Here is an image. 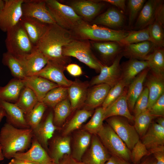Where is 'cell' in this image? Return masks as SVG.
Wrapping results in <instances>:
<instances>
[{
    "label": "cell",
    "instance_id": "ac0fdd59",
    "mask_svg": "<svg viewBox=\"0 0 164 164\" xmlns=\"http://www.w3.org/2000/svg\"><path fill=\"white\" fill-rule=\"evenodd\" d=\"M66 66L49 61L46 66L34 76L45 78L60 86L68 87L73 81L65 77Z\"/></svg>",
    "mask_w": 164,
    "mask_h": 164
},
{
    "label": "cell",
    "instance_id": "d6986e66",
    "mask_svg": "<svg viewBox=\"0 0 164 164\" xmlns=\"http://www.w3.org/2000/svg\"><path fill=\"white\" fill-rule=\"evenodd\" d=\"M92 45L105 65H111L117 56L123 52L124 46L119 42L93 41Z\"/></svg>",
    "mask_w": 164,
    "mask_h": 164
},
{
    "label": "cell",
    "instance_id": "6125c7cd",
    "mask_svg": "<svg viewBox=\"0 0 164 164\" xmlns=\"http://www.w3.org/2000/svg\"><path fill=\"white\" fill-rule=\"evenodd\" d=\"M4 158V157L2 153L1 146L0 145V161L3 160Z\"/></svg>",
    "mask_w": 164,
    "mask_h": 164
},
{
    "label": "cell",
    "instance_id": "cb8c5ba5",
    "mask_svg": "<svg viewBox=\"0 0 164 164\" xmlns=\"http://www.w3.org/2000/svg\"><path fill=\"white\" fill-rule=\"evenodd\" d=\"M0 108L5 112L6 123L18 128H30L26 123L25 114L15 104L0 99Z\"/></svg>",
    "mask_w": 164,
    "mask_h": 164
},
{
    "label": "cell",
    "instance_id": "8992f818",
    "mask_svg": "<svg viewBox=\"0 0 164 164\" xmlns=\"http://www.w3.org/2000/svg\"><path fill=\"white\" fill-rule=\"evenodd\" d=\"M6 33L5 43L7 52L15 57L30 53L34 46L19 23Z\"/></svg>",
    "mask_w": 164,
    "mask_h": 164
},
{
    "label": "cell",
    "instance_id": "681fc988",
    "mask_svg": "<svg viewBox=\"0 0 164 164\" xmlns=\"http://www.w3.org/2000/svg\"><path fill=\"white\" fill-rule=\"evenodd\" d=\"M149 99V91L145 87L135 103L133 111L134 117L147 109Z\"/></svg>",
    "mask_w": 164,
    "mask_h": 164
},
{
    "label": "cell",
    "instance_id": "30bf717a",
    "mask_svg": "<svg viewBox=\"0 0 164 164\" xmlns=\"http://www.w3.org/2000/svg\"><path fill=\"white\" fill-rule=\"evenodd\" d=\"M123 56L122 52L117 56L111 65H103L99 74L93 77L89 83L90 86L104 84L111 88L117 84L121 79V70L120 63Z\"/></svg>",
    "mask_w": 164,
    "mask_h": 164
},
{
    "label": "cell",
    "instance_id": "484cf974",
    "mask_svg": "<svg viewBox=\"0 0 164 164\" xmlns=\"http://www.w3.org/2000/svg\"><path fill=\"white\" fill-rule=\"evenodd\" d=\"M145 85L149 91V102L147 109L149 110L159 99L164 94V76L159 75L152 72L148 73L145 81Z\"/></svg>",
    "mask_w": 164,
    "mask_h": 164
},
{
    "label": "cell",
    "instance_id": "816d5d0a",
    "mask_svg": "<svg viewBox=\"0 0 164 164\" xmlns=\"http://www.w3.org/2000/svg\"><path fill=\"white\" fill-rule=\"evenodd\" d=\"M149 152L151 154L154 155L156 164H164V146L157 148Z\"/></svg>",
    "mask_w": 164,
    "mask_h": 164
},
{
    "label": "cell",
    "instance_id": "8fae6325",
    "mask_svg": "<svg viewBox=\"0 0 164 164\" xmlns=\"http://www.w3.org/2000/svg\"><path fill=\"white\" fill-rule=\"evenodd\" d=\"M22 9L23 16L48 25L56 24L47 8L45 0H24Z\"/></svg>",
    "mask_w": 164,
    "mask_h": 164
},
{
    "label": "cell",
    "instance_id": "836d02e7",
    "mask_svg": "<svg viewBox=\"0 0 164 164\" xmlns=\"http://www.w3.org/2000/svg\"><path fill=\"white\" fill-rule=\"evenodd\" d=\"M25 86L23 80L15 78L11 79L5 86L0 87V99L15 103Z\"/></svg>",
    "mask_w": 164,
    "mask_h": 164
},
{
    "label": "cell",
    "instance_id": "db71d44e",
    "mask_svg": "<svg viewBox=\"0 0 164 164\" xmlns=\"http://www.w3.org/2000/svg\"><path fill=\"white\" fill-rule=\"evenodd\" d=\"M155 20L159 22L162 25L164 24V5L161 1L156 10Z\"/></svg>",
    "mask_w": 164,
    "mask_h": 164
},
{
    "label": "cell",
    "instance_id": "7a4b0ae2",
    "mask_svg": "<svg viewBox=\"0 0 164 164\" xmlns=\"http://www.w3.org/2000/svg\"><path fill=\"white\" fill-rule=\"evenodd\" d=\"M33 136L32 129L18 128L6 122L0 132V145L4 158H12L16 153L27 151Z\"/></svg>",
    "mask_w": 164,
    "mask_h": 164
},
{
    "label": "cell",
    "instance_id": "c3c4849f",
    "mask_svg": "<svg viewBox=\"0 0 164 164\" xmlns=\"http://www.w3.org/2000/svg\"><path fill=\"white\" fill-rule=\"evenodd\" d=\"M150 155L149 151L139 139L131 151V160L134 164H138L143 157Z\"/></svg>",
    "mask_w": 164,
    "mask_h": 164
},
{
    "label": "cell",
    "instance_id": "6da1fadb",
    "mask_svg": "<svg viewBox=\"0 0 164 164\" xmlns=\"http://www.w3.org/2000/svg\"><path fill=\"white\" fill-rule=\"evenodd\" d=\"M75 38L71 31L57 24L50 25L35 46L49 61L66 66L69 57L63 55V48Z\"/></svg>",
    "mask_w": 164,
    "mask_h": 164
},
{
    "label": "cell",
    "instance_id": "6f0895ef",
    "mask_svg": "<svg viewBox=\"0 0 164 164\" xmlns=\"http://www.w3.org/2000/svg\"><path fill=\"white\" fill-rule=\"evenodd\" d=\"M60 164H84L81 161H78L73 158L70 155L64 156L60 161Z\"/></svg>",
    "mask_w": 164,
    "mask_h": 164
},
{
    "label": "cell",
    "instance_id": "52a82bcc",
    "mask_svg": "<svg viewBox=\"0 0 164 164\" xmlns=\"http://www.w3.org/2000/svg\"><path fill=\"white\" fill-rule=\"evenodd\" d=\"M96 135L111 155L128 162L131 160V151L108 124H103Z\"/></svg>",
    "mask_w": 164,
    "mask_h": 164
},
{
    "label": "cell",
    "instance_id": "83f0119b",
    "mask_svg": "<svg viewBox=\"0 0 164 164\" xmlns=\"http://www.w3.org/2000/svg\"><path fill=\"white\" fill-rule=\"evenodd\" d=\"M149 71L148 67L139 73L131 82L127 90L126 97L129 109L133 112L136 101L143 90V85Z\"/></svg>",
    "mask_w": 164,
    "mask_h": 164
},
{
    "label": "cell",
    "instance_id": "4fadbf2b",
    "mask_svg": "<svg viewBox=\"0 0 164 164\" xmlns=\"http://www.w3.org/2000/svg\"><path fill=\"white\" fill-rule=\"evenodd\" d=\"M16 57L22 65L26 77L35 75L46 66L48 61L35 46L30 53Z\"/></svg>",
    "mask_w": 164,
    "mask_h": 164
},
{
    "label": "cell",
    "instance_id": "60d3db41",
    "mask_svg": "<svg viewBox=\"0 0 164 164\" xmlns=\"http://www.w3.org/2000/svg\"><path fill=\"white\" fill-rule=\"evenodd\" d=\"M47 107L42 102H38L33 108L25 115L26 123L32 130L41 121Z\"/></svg>",
    "mask_w": 164,
    "mask_h": 164
},
{
    "label": "cell",
    "instance_id": "7402d4cb",
    "mask_svg": "<svg viewBox=\"0 0 164 164\" xmlns=\"http://www.w3.org/2000/svg\"><path fill=\"white\" fill-rule=\"evenodd\" d=\"M89 86L88 82L77 79L67 87L68 97L72 111L84 104Z\"/></svg>",
    "mask_w": 164,
    "mask_h": 164
},
{
    "label": "cell",
    "instance_id": "4316f807",
    "mask_svg": "<svg viewBox=\"0 0 164 164\" xmlns=\"http://www.w3.org/2000/svg\"><path fill=\"white\" fill-rule=\"evenodd\" d=\"M141 141L149 151L164 146V128L152 122Z\"/></svg>",
    "mask_w": 164,
    "mask_h": 164
},
{
    "label": "cell",
    "instance_id": "1f68e13d",
    "mask_svg": "<svg viewBox=\"0 0 164 164\" xmlns=\"http://www.w3.org/2000/svg\"><path fill=\"white\" fill-rule=\"evenodd\" d=\"M126 93L127 90L125 89L117 99L105 109L104 120L111 117L120 116L124 117L131 121H134L135 117L131 114L128 108Z\"/></svg>",
    "mask_w": 164,
    "mask_h": 164
},
{
    "label": "cell",
    "instance_id": "f35d334b",
    "mask_svg": "<svg viewBox=\"0 0 164 164\" xmlns=\"http://www.w3.org/2000/svg\"><path fill=\"white\" fill-rule=\"evenodd\" d=\"M2 62L9 68L14 78L23 80L26 77L23 68L18 59L8 52L3 54Z\"/></svg>",
    "mask_w": 164,
    "mask_h": 164
},
{
    "label": "cell",
    "instance_id": "8d00e7d4",
    "mask_svg": "<svg viewBox=\"0 0 164 164\" xmlns=\"http://www.w3.org/2000/svg\"><path fill=\"white\" fill-rule=\"evenodd\" d=\"M38 102V98L34 92L25 85L22 90L17 101L15 104L25 115L33 108Z\"/></svg>",
    "mask_w": 164,
    "mask_h": 164
},
{
    "label": "cell",
    "instance_id": "44dd1931",
    "mask_svg": "<svg viewBox=\"0 0 164 164\" xmlns=\"http://www.w3.org/2000/svg\"><path fill=\"white\" fill-rule=\"evenodd\" d=\"M94 23L116 30H121L124 26L125 18L122 12L114 7L108 8L105 12L97 16Z\"/></svg>",
    "mask_w": 164,
    "mask_h": 164
},
{
    "label": "cell",
    "instance_id": "03108f58",
    "mask_svg": "<svg viewBox=\"0 0 164 164\" xmlns=\"http://www.w3.org/2000/svg\"><path fill=\"white\" fill-rule=\"evenodd\" d=\"M49 164H60V163L59 164H57V163H54L53 162H52L50 163Z\"/></svg>",
    "mask_w": 164,
    "mask_h": 164
},
{
    "label": "cell",
    "instance_id": "9a60e30c",
    "mask_svg": "<svg viewBox=\"0 0 164 164\" xmlns=\"http://www.w3.org/2000/svg\"><path fill=\"white\" fill-rule=\"evenodd\" d=\"M13 158L35 164H49L53 162L47 152L33 136L29 149L25 152L16 153Z\"/></svg>",
    "mask_w": 164,
    "mask_h": 164
},
{
    "label": "cell",
    "instance_id": "7bdbcfd3",
    "mask_svg": "<svg viewBox=\"0 0 164 164\" xmlns=\"http://www.w3.org/2000/svg\"><path fill=\"white\" fill-rule=\"evenodd\" d=\"M134 117V126L141 138L145 135L153 120L157 118L151 115L148 109Z\"/></svg>",
    "mask_w": 164,
    "mask_h": 164
},
{
    "label": "cell",
    "instance_id": "e575fe53",
    "mask_svg": "<svg viewBox=\"0 0 164 164\" xmlns=\"http://www.w3.org/2000/svg\"><path fill=\"white\" fill-rule=\"evenodd\" d=\"M93 114L92 110L86 108L77 111L66 124L62 132L63 135H69L72 132L79 129L82 124Z\"/></svg>",
    "mask_w": 164,
    "mask_h": 164
},
{
    "label": "cell",
    "instance_id": "7dc6e473",
    "mask_svg": "<svg viewBox=\"0 0 164 164\" xmlns=\"http://www.w3.org/2000/svg\"><path fill=\"white\" fill-rule=\"evenodd\" d=\"M146 1L145 0H129L128 2L129 13L128 26L131 27L137 18Z\"/></svg>",
    "mask_w": 164,
    "mask_h": 164
},
{
    "label": "cell",
    "instance_id": "5b68a950",
    "mask_svg": "<svg viewBox=\"0 0 164 164\" xmlns=\"http://www.w3.org/2000/svg\"><path fill=\"white\" fill-rule=\"evenodd\" d=\"M45 1L56 24L65 29L72 30L83 20L68 5L56 0H45Z\"/></svg>",
    "mask_w": 164,
    "mask_h": 164
},
{
    "label": "cell",
    "instance_id": "74e56055",
    "mask_svg": "<svg viewBox=\"0 0 164 164\" xmlns=\"http://www.w3.org/2000/svg\"><path fill=\"white\" fill-rule=\"evenodd\" d=\"M53 110V123L60 129L72 111L68 97L56 105Z\"/></svg>",
    "mask_w": 164,
    "mask_h": 164
},
{
    "label": "cell",
    "instance_id": "d4e9b609",
    "mask_svg": "<svg viewBox=\"0 0 164 164\" xmlns=\"http://www.w3.org/2000/svg\"><path fill=\"white\" fill-rule=\"evenodd\" d=\"M23 80L25 85L35 93L38 102H41L50 90L60 86L45 78L36 76H26Z\"/></svg>",
    "mask_w": 164,
    "mask_h": 164
},
{
    "label": "cell",
    "instance_id": "f5cc1de1",
    "mask_svg": "<svg viewBox=\"0 0 164 164\" xmlns=\"http://www.w3.org/2000/svg\"><path fill=\"white\" fill-rule=\"evenodd\" d=\"M65 70L71 75L74 77L80 76L82 74L81 67L75 63H71L67 65Z\"/></svg>",
    "mask_w": 164,
    "mask_h": 164
},
{
    "label": "cell",
    "instance_id": "277c9868",
    "mask_svg": "<svg viewBox=\"0 0 164 164\" xmlns=\"http://www.w3.org/2000/svg\"><path fill=\"white\" fill-rule=\"evenodd\" d=\"M62 55L65 57L76 58L97 73L103 65L92 53L88 40L75 38L63 46Z\"/></svg>",
    "mask_w": 164,
    "mask_h": 164
},
{
    "label": "cell",
    "instance_id": "d6a6232c",
    "mask_svg": "<svg viewBox=\"0 0 164 164\" xmlns=\"http://www.w3.org/2000/svg\"><path fill=\"white\" fill-rule=\"evenodd\" d=\"M155 47L152 42L145 41L124 46L122 53L123 56L129 59L144 60Z\"/></svg>",
    "mask_w": 164,
    "mask_h": 164
},
{
    "label": "cell",
    "instance_id": "ffe728a7",
    "mask_svg": "<svg viewBox=\"0 0 164 164\" xmlns=\"http://www.w3.org/2000/svg\"><path fill=\"white\" fill-rule=\"evenodd\" d=\"M71 137V156L75 159L81 161L82 158L89 146L92 135L83 129L73 132Z\"/></svg>",
    "mask_w": 164,
    "mask_h": 164
},
{
    "label": "cell",
    "instance_id": "7c38bea8",
    "mask_svg": "<svg viewBox=\"0 0 164 164\" xmlns=\"http://www.w3.org/2000/svg\"><path fill=\"white\" fill-rule=\"evenodd\" d=\"M111 155L96 134L92 135L90 145L81 161L84 164H104Z\"/></svg>",
    "mask_w": 164,
    "mask_h": 164
},
{
    "label": "cell",
    "instance_id": "f6af8a7d",
    "mask_svg": "<svg viewBox=\"0 0 164 164\" xmlns=\"http://www.w3.org/2000/svg\"><path fill=\"white\" fill-rule=\"evenodd\" d=\"M149 28L151 42L156 47H163L164 33L163 26L156 20L149 25Z\"/></svg>",
    "mask_w": 164,
    "mask_h": 164
},
{
    "label": "cell",
    "instance_id": "f907efd6",
    "mask_svg": "<svg viewBox=\"0 0 164 164\" xmlns=\"http://www.w3.org/2000/svg\"><path fill=\"white\" fill-rule=\"evenodd\" d=\"M150 114L157 117H164V94H162L148 110Z\"/></svg>",
    "mask_w": 164,
    "mask_h": 164
},
{
    "label": "cell",
    "instance_id": "ab89813d",
    "mask_svg": "<svg viewBox=\"0 0 164 164\" xmlns=\"http://www.w3.org/2000/svg\"><path fill=\"white\" fill-rule=\"evenodd\" d=\"M68 97L67 87L59 86L49 91L41 101L53 109L58 104Z\"/></svg>",
    "mask_w": 164,
    "mask_h": 164
},
{
    "label": "cell",
    "instance_id": "ba28073f",
    "mask_svg": "<svg viewBox=\"0 0 164 164\" xmlns=\"http://www.w3.org/2000/svg\"><path fill=\"white\" fill-rule=\"evenodd\" d=\"M109 125L131 151L139 140V136L134 126L126 118L114 116L105 119Z\"/></svg>",
    "mask_w": 164,
    "mask_h": 164
},
{
    "label": "cell",
    "instance_id": "e7e4bbea",
    "mask_svg": "<svg viewBox=\"0 0 164 164\" xmlns=\"http://www.w3.org/2000/svg\"><path fill=\"white\" fill-rule=\"evenodd\" d=\"M24 161L25 162V164H35L34 163L26 161Z\"/></svg>",
    "mask_w": 164,
    "mask_h": 164
},
{
    "label": "cell",
    "instance_id": "e0dca14e",
    "mask_svg": "<svg viewBox=\"0 0 164 164\" xmlns=\"http://www.w3.org/2000/svg\"><path fill=\"white\" fill-rule=\"evenodd\" d=\"M53 110L48 113L44 118L43 117L39 124L32 130L33 136L37 139L43 147L48 152V142L55 131L59 129L53 122Z\"/></svg>",
    "mask_w": 164,
    "mask_h": 164
},
{
    "label": "cell",
    "instance_id": "9f6ffc18",
    "mask_svg": "<svg viewBox=\"0 0 164 164\" xmlns=\"http://www.w3.org/2000/svg\"><path fill=\"white\" fill-rule=\"evenodd\" d=\"M104 164H132L117 156L111 155Z\"/></svg>",
    "mask_w": 164,
    "mask_h": 164
},
{
    "label": "cell",
    "instance_id": "3957f363",
    "mask_svg": "<svg viewBox=\"0 0 164 164\" xmlns=\"http://www.w3.org/2000/svg\"><path fill=\"white\" fill-rule=\"evenodd\" d=\"M71 31L76 38L97 42H119L127 36L129 32L123 29H113L94 24H90L83 20Z\"/></svg>",
    "mask_w": 164,
    "mask_h": 164
},
{
    "label": "cell",
    "instance_id": "be15d7a7",
    "mask_svg": "<svg viewBox=\"0 0 164 164\" xmlns=\"http://www.w3.org/2000/svg\"><path fill=\"white\" fill-rule=\"evenodd\" d=\"M4 0H0V10H1L4 6Z\"/></svg>",
    "mask_w": 164,
    "mask_h": 164
},
{
    "label": "cell",
    "instance_id": "ee69618b",
    "mask_svg": "<svg viewBox=\"0 0 164 164\" xmlns=\"http://www.w3.org/2000/svg\"><path fill=\"white\" fill-rule=\"evenodd\" d=\"M147 41L151 42L148 27L138 30L129 31L128 35L119 42L125 46Z\"/></svg>",
    "mask_w": 164,
    "mask_h": 164
},
{
    "label": "cell",
    "instance_id": "b9f144b4",
    "mask_svg": "<svg viewBox=\"0 0 164 164\" xmlns=\"http://www.w3.org/2000/svg\"><path fill=\"white\" fill-rule=\"evenodd\" d=\"M105 111V109L102 107L97 108L90 120L84 125L83 129L92 135H96L103 125Z\"/></svg>",
    "mask_w": 164,
    "mask_h": 164
},
{
    "label": "cell",
    "instance_id": "91938a15",
    "mask_svg": "<svg viewBox=\"0 0 164 164\" xmlns=\"http://www.w3.org/2000/svg\"><path fill=\"white\" fill-rule=\"evenodd\" d=\"M156 123L162 127L164 128V118L163 117H157L156 118Z\"/></svg>",
    "mask_w": 164,
    "mask_h": 164
},
{
    "label": "cell",
    "instance_id": "f546056e",
    "mask_svg": "<svg viewBox=\"0 0 164 164\" xmlns=\"http://www.w3.org/2000/svg\"><path fill=\"white\" fill-rule=\"evenodd\" d=\"M148 67V63L146 60L130 59L121 66V80L128 87L139 73Z\"/></svg>",
    "mask_w": 164,
    "mask_h": 164
},
{
    "label": "cell",
    "instance_id": "d590c367",
    "mask_svg": "<svg viewBox=\"0 0 164 164\" xmlns=\"http://www.w3.org/2000/svg\"><path fill=\"white\" fill-rule=\"evenodd\" d=\"M148 62L151 72L164 76V50L163 47H155L145 59Z\"/></svg>",
    "mask_w": 164,
    "mask_h": 164
},
{
    "label": "cell",
    "instance_id": "bcb514c9",
    "mask_svg": "<svg viewBox=\"0 0 164 164\" xmlns=\"http://www.w3.org/2000/svg\"><path fill=\"white\" fill-rule=\"evenodd\" d=\"M127 87L124 82L121 80L117 84L111 88L102 107L106 109L122 94Z\"/></svg>",
    "mask_w": 164,
    "mask_h": 164
},
{
    "label": "cell",
    "instance_id": "9c48e42d",
    "mask_svg": "<svg viewBox=\"0 0 164 164\" xmlns=\"http://www.w3.org/2000/svg\"><path fill=\"white\" fill-rule=\"evenodd\" d=\"M24 0H4L0 10V29L6 32L18 25L23 16L22 4Z\"/></svg>",
    "mask_w": 164,
    "mask_h": 164
},
{
    "label": "cell",
    "instance_id": "94428289",
    "mask_svg": "<svg viewBox=\"0 0 164 164\" xmlns=\"http://www.w3.org/2000/svg\"><path fill=\"white\" fill-rule=\"evenodd\" d=\"M140 164H156V161L151 159L145 160Z\"/></svg>",
    "mask_w": 164,
    "mask_h": 164
},
{
    "label": "cell",
    "instance_id": "680465c9",
    "mask_svg": "<svg viewBox=\"0 0 164 164\" xmlns=\"http://www.w3.org/2000/svg\"><path fill=\"white\" fill-rule=\"evenodd\" d=\"M8 164H25V163L23 161L12 158Z\"/></svg>",
    "mask_w": 164,
    "mask_h": 164
},
{
    "label": "cell",
    "instance_id": "603a6c76",
    "mask_svg": "<svg viewBox=\"0 0 164 164\" xmlns=\"http://www.w3.org/2000/svg\"><path fill=\"white\" fill-rule=\"evenodd\" d=\"M19 23L34 46L36 45L50 25L32 18L23 16Z\"/></svg>",
    "mask_w": 164,
    "mask_h": 164
},
{
    "label": "cell",
    "instance_id": "11a10c76",
    "mask_svg": "<svg viewBox=\"0 0 164 164\" xmlns=\"http://www.w3.org/2000/svg\"><path fill=\"white\" fill-rule=\"evenodd\" d=\"M101 1L110 3L117 7L122 12L126 10V1L125 0H103Z\"/></svg>",
    "mask_w": 164,
    "mask_h": 164
},
{
    "label": "cell",
    "instance_id": "f1b7e54d",
    "mask_svg": "<svg viewBox=\"0 0 164 164\" xmlns=\"http://www.w3.org/2000/svg\"><path fill=\"white\" fill-rule=\"evenodd\" d=\"M161 1L149 0L146 1L137 18L135 29L140 30L145 28L154 22L157 9Z\"/></svg>",
    "mask_w": 164,
    "mask_h": 164
},
{
    "label": "cell",
    "instance_id": "5bb4252c",
    "mask_svg": "<svg viewBox=\"0 0 164 164\" xmlns=\"http://www.w3.org/2000/svg\"><path fill=\"white\" fill-rule=\"evenodd\" d=\"M71 136L55 134L48 142V153L54 163L59 164L65 155H70Z\"/></svg>",
    "mask_w": 164,
    "mask_h": 164
},
{
    "label": "cell",
    "instance_id": "4dcf8cb0",
    "mask_svg": "<svg viewBox=\"0 0 164 164\" xmlns=\"http://www.w3.org/2000/svg\"><path fill=\"white\" fill-rule=\"evenodd\" d=\"M111 88L108 85L101 84L94 85L88 89L84 104L86 108L92 110L102 106Z\"/></svg>",
    "mask_w": 164,
    "mask_h": 164
},
{
    "label": "cell",
    "instance_id": "2e32d148",
    "mask_svg": "<svg viewBox=\"0 0 164 164\" xmlns=\"http://www.w3.org/2000/svg\"><path fill=\"white\" fill-rule=\"evenodd\" d=\"M76 13L85 21H90L95 17L105 6L101 1L89 0L70 1L68 5Z\"/></svg>",
    "mask_w": 164,
    "mask_h": 164
}]
</instances>
